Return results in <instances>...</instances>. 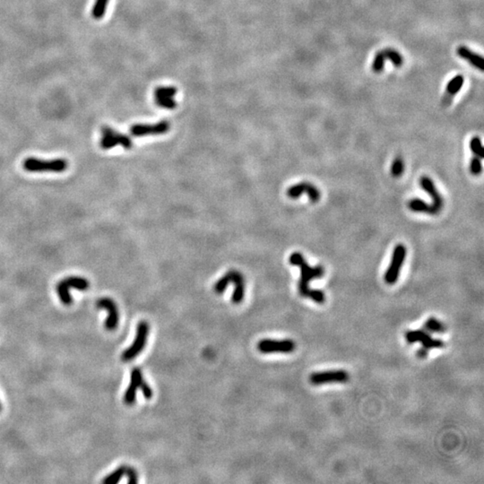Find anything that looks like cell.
I'll return each mask as SVG.
<instances>
[{
  "mask_svg": "<svg viewBox=\"0 0 484 484\" xmlns=\"http://www.w3.org/2000/svg\"><path fill=\"white\" fill-rule=\"evenodd\" d=\"M405 338L408 343H415L420 342L422 343V347H424L427 350L430 349H438L443 348L445 346V343L439 339L432 338L429 334L428 332L424 330H411L406 332Z\"/></svg>",
  "mask_w": 484,
  "mask_h": 484,
  "instance_id": "obj_9",
  "label": "cell"
},
{
  "mask_svg": "<svg viewBox=\"0 0 484 484\" xmlns=\"http://www.w3.org/2000/svg\"><path fill=\"white\" fill-rule=\"evenodd\" d=\"M100 147L104 150L111 149L117 146H122L125 149H130L133 142L129 136L119 133L109 127L105 126L101 130Z\"/></svg>",
  "mask_w": 484,
  "mask_h": 484,
  "instance_id": "obj_6",
  "label": "cell"
},
{
  "mask_svg": "<svg viewBox=\"0 0 484 484\" xmlns=\"http://www.w3.org/2000/svg\"><path fill=\"white\" fill-rule=\"evenodd\" d=\"M149 335V325L146 321H141L138 325L137 328V335L135 337L133 343L127 350L123 351L121 355V359L123 361H130L137 358L138 355L142 352L145 349L147 342V338Z\"/></svg>",
  "mask_w": 484,
  "mask_h": 484,
  "instance_id": "obj_4",
  "label": "cell"
},
{
  "mask_svg": "<svg viewBox=\"0 0 484 484\" xmlns=\"http://www.w3.org/2000/svg\"><path fill=\"white\" fill-rule=\"evenodd\" d=\"M308 297L318 304H322L326 301V295L321 290H310Z\"/></svg>",
  "mask_w": 484,
  "mask_h": 484,
  "instance_id": "obj_30",
  "label": "cell"
},
{
  "mask_svg": "<svg viewBox=\"0 0 484 484\" xmlns=\"http://www.w3.org/2000/svg\"><path fill=\"white\" fill-rule=\"evenodd\" d=\"M170 122L167 120H162L156 123L155 125H144V124H137L131 127L130 133L134 137H145V136H156L167 133L170 130Z\"/></svg>",
  "mask_w": 484,
  "mask_h": 484,
  "instance_id": "obj_12",
  "label": "cell"
},
{
  "mask_svg": "<svg viewBox=\"0 0 484 484\" xmlns=\"http://www.w3.org/2000/svg\"><path fill=\"white\" fill-rule=\"evenodd\" d=\"M156 103L164 109H172L177 107V102L171 97H156Z\"/></svg>",
  "mask_w": 484,
  "mask_h": 484,
  "instance_id": "obj_28",
  "label": "cell"
},
{
  "mask_svg": "<svg viewBox=\"0 0 484 484\" xmlns=\"http://www.w3.org/2000/svg\"><path fill=\"white\" fill-rule=\"evenodd\" d=\"M428 352H429V350L425 349L424 347H422L421 349H419L417 351V357L420 358V359H424L427 356H428Z\"/></svg>",
  "mask_w": 484,
  "mask_h": 484,
  "instance_id": "obj_33",
  "label": "cell"
},
{
  "mask_svg": "<svg viewBox=\"0 0 484 484\" xmlns=\"http://www.w3.org/2000/svg\"><path fill=\"white\" fill-rule=\"evenodd\" d=\"M90 284L87 279L79 276H69L67 278L60 281L57 285V292L59 297V300L63 304L69 306L73 302L70 289L75 288L79 291H86L89 288Z\"/></svg>",
  "mask_w": 484,
  "mask_h": 484,
  "instance_id": "obj_3",
  "label": "cell"
},
{
  "mask_svg": "<svg viewBox=\"0 0 484 484\" xmlns=\"http://www.w3.org/2000/svg\"><path fill=\"white\" fill-rule=\"evenodd\" d=\"M144 380L142 371L139 368H134L131 371L130 386L124 394V403L126 405H132L136 403L138 389L141 388Z\"/></svg>",
  "mask_w": 484,
  "mask_h": 484,
  "instance_id": "obj_14",
  "label": "cell"
},
{
  "mask_svg": "<svg viewBox=\"0 0 484 484\" xmlns=\"http://www.w3.org/2000/svg\"><path fill=\"white\" fill-rule=\"evenodd\" d=\"M126 475L128 477V483L130 484H136L138 483V473L136 472V470L134 468L129 467L127 466V471H126Z\"/></svg>",
  "mask_w": 484,
  "mask_h": 484,
  "instance_id": "obj_31",
  "label": "cell"
},
{
  "mask_svg": "<svg viewBox=\"0 0 484 484\" xmlns=\"http://www.w3.org/2000/svg\"><path fill=\"white\" fill-rule=\"evenodd\" d=\"M481 159L474 156L472 157L470 163V171L472 175H480L482 171V164H481Z\"/></svg>",
  "mask_w": 484,
  "mask_h": 484,
  "instance_id": "obj_29",
  "label": "cell"
},
{
  "mask_svg": "<svg viewBox=\"0 0 484 484\" xmlns=\"http://www.w3.org/2000/svg\"><path fill=\"white\" fill-rule=\"evenodd\" d=\"M178 92L177 88L173 86H161L156 88L155 90V97H172Z\"/></svg>",
  "mask_w": 484,
  "mask_h": 484,
  "instance_id": "obj_27",
  "label": "cell"
},
{
  "mask_svg": "<svg viewBox=\"0 0 484 484\" xmlns=\"http://www.w3.org/2000/svg\"><path fill=\"white\" fill-rule=\"evenodd\" d=\"M230 284V272H228L224 276L221 277V279L218 280L216 284H214V292L217 294H221L225 292L226 288Z\"/></svg>",
  "mask_w": 484,
  "mask_h": 484,
  "instance_id": "obj_25",
  "label": "cell"
},
{
  "mask_svg": "<svg viewBox=\"0 0 484 484\" xmlns=\"http://www.w3.org/2000/svg\"><path fill=\"white\" fill-rule=\"evenodd\" d=\"M229 272L230 275V283H232L235 286L231 301L234 304H239L243 301L245 295V280L241 273L236 270Z\"/></svg>",
  "mask_w": 484,
  "mask_h": 484,
  "instance_id": "obj_15",
  "label": "cell"
},
{
  "mask_svg": "<svg viewBox=\"0 0 484 484\" xmlns=\"http://www.w3.org/2000/svg\"><path fill=\"white\" fill-rule=\"evenodd\" d=\"M109 0H96L92 9V17L96 20H100L104 17Z\"/></svg>",
  "mask_w": 484,
  "mask_h": 484,
  "instance_id": "obj_23",
  "label": "cell"
},
{
  "mask_svg": "<svg viewBox=\"0 0 484 484\" xmlns=\"http://www.w3.org/2000/svg\"><path fill=\"white\" fill-rule=\"evenodd\" d=\"M296 344L292 340L263 339L258 343V350L261 353H291L295 350Z\"/></svg>",
  "mask_w": 484,
  "mask_h": 484,
  "instance_id": "obj_7",
  "label": "cell"
},
{
  "mask_svg": "<svg viewBox=\"0 0 484 484\" xmlns=\"http://www.w3.org/2000/svg\"><path fill=\"white\" fill-rule=\"evenodd\" d=\"M456 53L461 59L466 60L472 67H475L480 71L484 70V59L480 55L476 54L473 51L469 50L467 47L459 46L456 49Z\"/></svg>",
  "mask_w": 484,
  "mask_h": 484,
  "instance_id": "obj_17",
  "label": "cell"
},
{
  "mask_svg": "<svg viewBox=\"0 0 484 484\" xmlns=\"http://www.w3.org/2000/svg\"><path fill=\"white\" fill-rule=\"evenodd\" d=\"M420 185L422 189L428 193L429 196L432 198V203L430 205L432 208L433 215L440 213V211L442 210L444 206V200L441 194L438 192V188H436L433 180L428 176H422L420 179Z\"/></svg>",
  "mask_w": 484,
  "mask_h": 484,
  "instance_id": "obj_11",
  "label": "cell"
},
{
  "mask_svg": "<svg viewBox=\"0 0 484 484\" xmlns=\"http://www.w3.org/2000/svg\"><path fill=\"white\" fill-rule=\"evenodd\" d=\"M404 171H405L404 160L401 157H397L393 162L392 166H391V173L395 178H399L404 173Z\"/></svg>",
  "mask_w": 484,
  "mask_h": 484,
  "instance_id": "obj_26",
  "label": "cell"
},
{
  "mask_svg": "<svg viewBox=\"0 0 484 484\" xmlns=\"http://www.w3.org/2000/svg\"><path fill=\"white\" fill-rule=\"evenodd\" d=\"M24 169L29 172H56L60 173L66 171L68 163L65 159L42 160L30 157L25 160Z\"/></svg>",
  "mask_w": 484,
  "mask_h": 484,
  "instance_id": "obj_2",
  "label": "cell"
},
{
  "mask_svg": "<svg viewBox=\"0 0 484 484\" xmlns=\"http://www.w3.org/2000/svg\"><path fill=\"white\" fill-rule=\"evenodd\" d=\"M0 411H1V404H0Z\"/></svg>",
  "mask_w": 484,
  "mask_h": 484,
  "instance_id": "obj_34",
  "label": "cell"
},
{
  "mask_svg": "<svg viewBox=\"0 0 484 484\" xmlns=\"http://www.w3.org/2000/svg\"><path fill=\"white\" fill-rule=\"evenodd\" d=\"M407 250L403 244H398L393 251L391 262L385 274V281L388 284H395L400 276L401 268L406 259Z\"/></svg>",
  "mask_w": 484,
  "mask_h": 484,
  "instance_id": "obj_5",
  "label": "cell"
},
{
  "mask_svg": "<svg viewBox=\"0 0 484 484\" xmlns=\"http://www.w3.org/2000/svg\"><path fill=\"white\" fill-rule=\"evenodd\" d=\"M141 391H142L143 395L144 397L146 398V400H150L151 398L154 396V393H153V390L151 388L150 386L146 383V381L144 380L142 385H141Z\"/></svg>",
  "mask_w": 484,
  "mask_h": 484,
  "instance_id": "obj_32",
  "label": "cell"
},
{
  "mask_svg": "<svg viewBox=\"0 0 484 484\" xmlns=\"http://www.w3.org/2000/svg\"><path fill=\"white\" fill-rule=\"evenodd\" d=\"M306 193L309 196V200L312 203H317L321 198V193L315 187L313 184L309 182H301V183L293 185L290 187L287 190V196L292 199L299 198L300 196Z\"/></svg>",
  "mask_w": 484,
  "mask_h": 484,
  "instance_id": "obj_13",
  "label": "cell"
},
{
  "mask_svg": "<svg viewBox=\"0 0 484 484\" xmlns=\"http://www.w3.org/2000/svg\"><path fill=\"white\" fill-rule=\"evenodd\" d=\"M349 380V374L345 371H329L314 372L309 376V382L314 386L327 383H345Z\"/></svg>",
  "mask_w": 484,
  "mask_h": 484,
  "instance_id": "obj_8",
  "label": "cell"
},
{
  "mask_svg": "<svg viewBox=\"0 0 484 484\" xmlns=\"http://www.w3.org/2000/svg\"><path fill=\"white\" fill-rule=\"evenodd\" d=\"M469 146H470V149L472 151L473 155L477 157H479V158H484L483 146H482L481 140L479 137H473L471 139Z\"/></svg>",
  "mask_w": 484,
  "mask_h": 484,
  "instance_id": "obj_24",
  "label": "cell"
},
{
  "mask_svg": "<svg viewBox=\"0 0 484 484\" xmlns=\"http://www.w3.org/2000/svg\"><path fill=\"white\" fill-rule=\"evenodd\" d=\"M383 51H384L386 59H389L395 67H401L403 66L404 59H403L402 55L397 50L391 49V48H387V49L383 50Z\"/></svg>",
  "mask_w": 484,
  "mask_h": 484,
  "instance_id": "obj_20",
  "label": "cell"
},
{
  "mask_svg": "<svg viewBox=\"0 0 484 484\" xmlns=\"http://www.w3.org/2000/svg\"><path fill=\"white\" fill-rule=\"evenodd\" d=\"M408 208L414 213H427V214L433 215L430 204H427L426 202L419 198H413L412 200H410L408 202Z\"/></svg>",
  "mask_w": 484,
  "mask_h": 484,
  "instance_id": "obj_18",
  "label": "cell"
},
{
  "mask_svg": "<svg viewBox=\"0 0 484 484\" xmlns=\"http://www.w3.org/2000/svg\"><path fill=\"white\" fill-rule=\"evenodd\" d=\"M386 56L384 54L383 50L378 51L375 54L373 62H372V70L376 74H380L384 70L385 64H386Z\"/></svg>",
  "mask_w": 484,
  "mask_h": 484,
  "instance_id": "obj_22",
  "label": "cell"
},
{
  "mask_svg": "<svg viewBox=\"0 0 484 484\" xmlns=\"http://www.w3.org/2000/svg\"><path fill=\"white\" fill-rule=\"evenodd\" d=\"M96 306L98 309H106L108 311V317L104 323L105 328L109 331L116 329L119 322V313L115 301L104 297L97 301Z\"/></svg>",
  "mask_w": 484,
  "mask_h": 484,
  "instance_id": "obj_10",
  "label": "cell"
},
{
  "mask_svg": "<svg viewBox=\"0 0 484 484\" xmlns=\"http://www.w3.org/2000/svg\"><path fill=\"white\" fill-rule=\"evenodd\" d=\"M464 83V77L463 75H455L454 78L448 82V84L446 86V92L444 94L442 99L443 106H449L453 100V98L459 92L461 88L463 87Z\"/></svg>",
  "mask_w": 484,
  "mask_h": 484,
  "instance_id": "obj_16",
  "label": "cell"
},
{
  "mask_svg": "<svg viewBox=\"0 0 484 484\" xmlns=\"http://www.w3.org/2000/svg\"><path fill=\"white\" fill-rule=\"evenodd\" d=\"M127 466H120L117 468L114 472L109 473V475L106 476L102 482L105 484H115L117 483L122 479L123 476L126 475Z\"/></svg>",
  "mask_w": 484,
  "mask_h": 484,
  "instance_id": "obj_21",
  "label": "cell"
},
{
  "mask_svg": "<svg viewBox=\"0 0 484 484\" xmlns=\"http://www.w3.org/2000/svg\"><path fill=\"white\" fill-rule=\"evenodd\" d=\"M424 327L430 333H444L446 331V326L442 322L439 321L435 317H430L424 324Z\"/></svg>",
  "mask_w": 484,
  "mask_h": 484,
  "instance_id": "obj_19",
  "label": "cell"
},
{
  "mask_svg": "<svg viewBox=\"0 0 484 484\" xmlns=\"http://www.w3.org/2000/svg\"><path fill=\"white\" fill-rule=\"evenodd\" d=\"M289 263L292 266L301 268V279L299 281L298 289L302 297H308L310 289L309 284L310 281L321 278L325 275V269L322 266L309 267L306 262L304 257L300 252H293L289 258Z\"/></svg>",
  "mask_w": 484,
  "mask_h": 484,
  "instance_id": "obj_1",
  "label": "cell"
}]
</instances>
